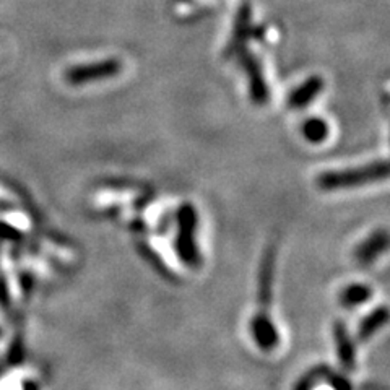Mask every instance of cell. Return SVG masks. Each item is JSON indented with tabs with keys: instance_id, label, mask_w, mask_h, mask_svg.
<instances>
[{
	"instance_id": "obj_4",
	"label": "cell",
	"mask_w": 390,
	"mask_h": 390,
	"mask_svg": "<svg viewBox=\"0 0 390 390\" xmlns=\"http://www.w3.org/2000/svg\"><path fill=\"white\" fill-rule=\"evenodd\" d=\"M178 223V249L180 252V256L184 257V262L190 263V265H195V263H199L197 244L194 241L197 228V212L190 203L180 205Z\"/></svg>"
},
{
	"instance_id": "obj_11",
	"label": "cell",
	"mask_w": 390,
	"mask_h": 390,
	"mask_svg": "<svg viewBox=\"0 0 390 390\" xmlns=\"http://www.w3.org/2000/svg\"><path fill=\"white\" fill-rule=\"evenodd\" d=\"M342 303L347 307H355L366 303L371 298V289L366 285H350L342 291Z\"/></svg>"
},
{
	"instance_id": "obj_5",
	"label": "cell",
	"mask_w": 390,
	"mask_h": 390,
	"mask_svg": "<svg viewBox=\"0 0 390 390\" xmlns=\"http://www.w3.org/2000/svg\"><path fill=\"white\" fill-rule=\"evenodd\" d=\"M257 36L256 26L252 25V15H251V5L243 4L236 15L234 26L231 38H229L228 46L224 47V57H233L236 52L241 51L247 46V42L252 38Z\"/></svg>"
},
{
	"instance_id": "obj_7",
	"label": "cell",
	"mask_w": 390,
	"mask_h": 390,
	"mask_svg": "<svg viewBox=\"0 0 390 390\" xmlns=\"http://www.w3.org/2000/svg\"><path fill=\"white\" fill-rule=\"evenodd\" d=\"M387 241H389L387 233L384 231V229L374 231L369 238L362 241V243L358 246V249L355 252L356 260H358L361 265H367V263L374 262L376 257H379L384 251H386Z\"/></svg>"
},
{
	"instance_id": "obj_3",
	"label": "cell",
	"mask_w": 390,
	"mask_h": 390,
	"mask_svg": "<svg viewBox=\"0 0 390 390\" xmlns=\"http://www.w3.org/2000/svg\"><path fill=\"white\" fill-rule=\"evenodd\" d=\"M234 56L238 57L241 67L244 69L247 80H249V95L252 103H254L256 106H265L268 100H270V91H268V85L259 59H257L247 47L241 49Z\"/></svg>"
},
{
	"instance_id": "obj_1",
	"label": "cell",
	"mask_w": 390,
	"mask_h": 390,
	"mask_svg": "<svg viewBox=\"0 0 390 390\" xmlns=\"http://www.w3.org/2000/svg\"><path fill=\"white\" fill-rule=\"evenodd\" d=\"M389 176V164L386 159H377V161L362 164V166L343 169V171H327L319 174L317 185L319 189L332 192V190H345L356 189L361 185L386 180Z\"/></svg>"
},
{
	"instance_id": "obj_10",
	"label": "cell",
	"mask_w": 390,
	"mask_h": 390,
	"mask_svg": "<svg viewBox=\"0 0 390 390\" xmlns=\"http://www.w3.org/2000/svg\"><path fill=\"white\" fill-rule=\"evenodd\" d=\"M386 322H387L386 307H379V309L372 311L371 314L362 319V322L360 323V328H358L360 340H367L369 337H372V335H374Z\"/></svg>"
},
{
	"instance_id": "obj_9",
	"label": "cell",
	"mask_w": 390,
	"mask_h": 390,
	"mask_svg": "<svg viewBox=\"0 0 390 390\" xmlns=\"http://www.w3.org/2000/svg\"><path fill=\"white\" fill-rule=\"evenodd\" d=\"M303 137L309 144H322L328 137V124L322 117H309L303 122Z\"/></svg>"
},
{
	"instance_id": "obj_8",
	"label": "cell",
	"mask_w": 390,
	"mask_h": 390,
	"mask_svg": "<svg viewBox=\"0 0 390 390\" xmlns=\"http://www.w3.org/2000/svg\"><path fill=\"white\" fill-rule=\"evenodd\" d=\"M335 342H337L338 355L343 361V366H347L348 369H353L355 366V347L351 338L347 335V331L343 328V323H337L335 327Z\"/></svg>"
},
{
	"instance_id": "obj_2",
	"label": "cell",
	"mask_w": 390,
	"mask_h": 390,
	"mask_svg": "<svg viewBox=\"0 0 390 390\" xmlns=\"http://www.w3.org/2000/svg\"><path fill=\"white\" fill-rule=\"evenodd\" d=\"M124 65L116 57H108L103 60H96L91 64L74 65L65 72V80L69 85L81 86L88 84H96V81H104L114 79L122 72Z\"/></svg>"
},
{
	"instance_id": "obj_6",
	"label": "cell",
	"mask_w": 390,
	"mask_h": 390,
	"mask_svg": "<svg viewBox=\"0 0 390 390\" xmlns=\"http://www.w3.org/2000/svg\"><path fill=\"white\" fill-rule=\"evenodd\" d=\"M323 80L322 76L319 75H311L301 84L299 86H296L293 91L288 95V108L289 109H304L309 106V104L316 100V98L321 95V91L323 90Z\"/></svg>"
}]
</instances>
